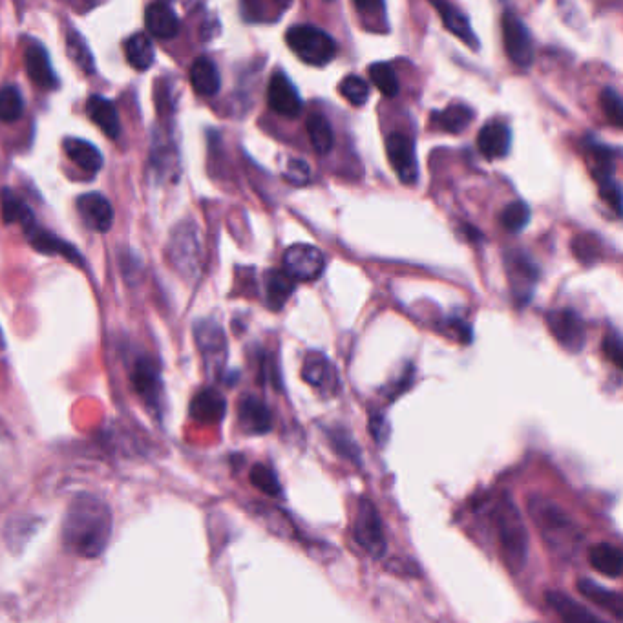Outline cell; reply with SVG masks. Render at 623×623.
Returning <instances> with one entry per match:
<instances>
[{
    "label": "cell",
    "instance_id": "cell-1",
    "mask_svg": "<svg viewBox=\"0 0 623 623\" xmlns=\"http://www.w3.org/2000/svg\"><path fill=\"white\" fill-rule=\"evenodd\" d=\"M112 525V512L105 501L81 494L70 503L64 516V547L85 560L99 558L112 538Z\"/></svg>",
    "mask_w": 623,
    "mask_h": 623
},
{
    "label": "cell",
    "instance_id": "cell-2",
    "mask_svg": "<svg viewBox=\"0 0 623 623\" xmlns=\"http://www.w3.org/2000/svg\"><path fill=\"white\" fill-rule=\"evenodd\" d=\"M528 514L556 558L569 561L578 554L583 543L581 528L558 503L549 497L532 496L528 499Z\"/></svg>",
    "mask_w": 623,
    "mask_h": 623
},
{
    "label": "cell",
    "instance_id": "cell-3",
    "mask_svg": "<svg viewBox=\"0 0 623 623\" xmlns=\"http://www.w3.org/2000/svg\"><path fill=\"white\" fill-rule=\"evenodd\" d=\"M497 547L503 563L512 574L525 569L528 558V532L512 497L501 496L492 508Z\"/></svg>",
    "mask_w": 623,
    "mask_h": 623
},
{
    "label": "cell",
    "instance_id": "cell-4",
    "mask_svg": "<svg viewBox=\"0 0 623 623\" xmlns=\"http://www.w3.org/2000/svg\"><path fill=\"white\" fill-rule=\"evenodd\" d=\"M201 247L200 227L192 220L178 223L170 233L167 243V258L176 273H180L185 280L198 278L201 271Z\"/></svg>",
    "mask_w": 623,
    "mask_h": 623
},
{
    "label": "cell",
    "instance_id": "cell-5",
    "mask_svg": "<svg viewBox=\"0 0 623 623\" xmlns=\"http://www.w3.org/2000/svg\"><path fill=\"white\" fill-rule=\"evenodd\" d=\"M286 43L302 63L326 66L337 57V41L313 24H298L287 30Z\"/></svg>",
    "mask_w": 623,
    "mask_h": 623
},
{
    "label": "cell",
    "instance_id": "cell-6",
    "mask_svg": "<svg viewBox=\"0 0 623 623\" xmlns=\"http://www.w3.org/2000/svg\"><path fill=\"white\" fill-rule=\"evenodd\" d=\"M353 536L362 549L370 554L371 558H382L388 550V541L382 527L379 508L370 499H360L357 507V516L353 523Z\"/></svg>",
    "mask_w": 623,
    "mask_h": 623
},
{
    "label": "cell",
    "instance_id": "cell-7",
    "mask_svg": "<svg viewBox=\"0 0 623 623\" xmlns=\"http://www.w3.org/2000/svg\"><path fill=\"white\" fill-rule=\"evenodd\" d=\"M326 269V256L309 243L291 245L284 253V271L295 282H313L318 280Z\"/></svg>",
    "mask_w": 623,
    "mask_h": 623
},
{
    "label": "cell",
    "instance_id": "cell-8",
    "mask_svg": "<svg viewBox=\"0 0 623 623\" xmlns=\"http://www.w3.org/2000/svg\"><path fill=\"white\" fill-rule=\"evenodd\" d=\"M201 359L211 373H220L227 362V338L216 320H200L194 328Z\"/></svg>",
    "mask_w": 623,
    "mask_h": 623
},
{
    "label": "cell",
    "instance_id": "cell-9",
    "mask_svg": "<svg viewBox=\"0 0 623 623\" xmlns=\"http://www.w3.org/2000/svg\"><path fill=\"white\" fill-rule=\"evenodd\" d=\"M501 28L505 52L508 53L510 61L523 68L530 66L534 61V41L528 32L527 24L521 21L514 11L507 10L503 13Z\"/></svg>",
    "mask_w": 623,
    "mask_h": 623
},
{
    "label": "cell",
    "instance_id": "cell-10",
    "mask_svg": "<svg viewBox=\"0 0 623 623\" xmlns=\"http://www.w3.org/2000/svg\"><path fill=\"white\" fill-rule=\"evenodd\" d=\"M386 152L391 169L395 170L399 181L404 185H415L419 180V165L413 139L401 132H393L390 138L386 139Z\"/></svg>",
    "mask_w": 623,
    "mask_h": 623
},
{
    "label": "cell",
    "instance_id": "cell-11",
    "mask_svg": "<svg viewBox=\"0 0 623 623\" xmlns=\"http://www.w3.org/2000/svg\"><path fill=\"white\" fill-rule=\"evenodd\" d=\"M547 326L554 338L571 353H580L585 346V326L578 313L571 309H556L547 315Z\"/></svg>",
    "mask_w": 623,
    "mask_h": 623
},
{
    "label": "cell",
    "instance_id": "cell-12",
    "mask_svg": "<svg viewBox=\"0 0 623 623\" xmlns=\"http://www.w3.org/2000/svg\"><path fill=\"white\" fill-rule=\"evenodd\" d=\"M507 271L512 293L521 304H525L534 293V287L538 286V265L527 253L514 251L508 254Z\"/></svg>",
    "mask_w": 623,
    "mask_h": 623
},
{
    "label": "cell",
    "instance_id": "cell-13",
    "mask_svg": "<svg viewBox=\"0 0 623 623\" xmlns=\"http://www.w3.org/2000/svg\"><path fill=\"white\" fill-rule=\"evenodd\" d=\"M267 103L269 108L282 117H298L302 114L304 101L298 94L296 86L291 83L287 75L278 72L271 77L267 88Z\"/></svg>",
    "mask_w": 623,
    "mask_h": 623
},
{
    "label": "cell",
    "instance_id": "cell-14",
    "mask_svg": "<svg viewBox=\"0 0 623 623\" xmlns=\"http://www.w3.org/2000/svg\"><path fill=\"white\" fill-rule=\"evenodd\" d=\"M302 379L315 390L320 391L322 395L331 397L335 395L338 390V375L333 362L318 353V351H311L307 353L306 359H304V366H302Z\"/></svg>",
    "mask_w": 623,
    "mask_h": 623
},
{
    "label": "cell",
    "instance_id": "cell-15",
    "mask_svg": "<svg viewBox=\"0 0 623 623\" xmlns=\"http://www.w3.org/2000/svg\"><path fill=\"white\" fill-rule=\"evenodd\" d=\"M22 231L26 234V240L30 242L35 251L48 254V256H63L72 264H85V258L77 251V247H74L72 243L64 242L63 238L55 236L50 231H46L39 223L33 222L32 225H28Z\"/></svg>",
    "mask_w": 623,
    "mask_h": 623
},
{
    "label": "cell",
    "instance_id": "cell-16",
    "mask_svg": "<svg viewBox=\"0 0 623 623\" xmlns=\"http://www.w3.org/2000/svg\"><path fill=\"white\" fill-rule=\"evenodd\" d=\"M24 66H26V74L32 79L35 85L44 90H55L59 86V77L53 70L50 55L46 52L43 44L33 41L26 46L24 52Z\"/></svg>",
    "mask_w": 623,
    "mask_h": 623
},
{
    "label": "cell",
    "instance_id": "cell-17",
    "mask_svg": "<svg viewBox=\"0 0 623 623\" xmlns=\"http://www.w3.org/2000/svg\"><path fill=\"white\" fill-rule=\"evenodd\" d=\"M77 211L90 229L97 233H108L114 225V209L110 201L99 192H88L77 198Z\"/></svg>",
    "mask_w": 623,
    "mask_h": 623
},
{
    "label": "cell",
    "instance_id": "cell-18",
    "mask_svg": "<svg viewBox=\"0 0 623 623\" xmlns=\"http://www.w3.org/2000/svg\"><path fill=\"white\" fill-rule=\"evenodd\" d=\"M238 423L249 435H265L273 428V413L262 399L245 395L238 404Z\"/></svg>",
    "mask_w": 623,
    "mask_h": 623
},
{
    "label": "cell",
    "instance_id": "cell-19",
    "mask_svg": "<svg viewBox=\"0 0 623 623\" xmlns=\"http://www.w3.org/2000/svg\"><path fill=\"white\" fill-rule=\"evenodd\" d=\"M132 386L143 401L150 406H158L159 397H161V377H159L158 366L148 359V357H139L134 362V368L130 373Z\"/></svg>",
    "mask_w": 623,
    "mask_h": 623
},
{
    "label": "cell",
    "instance_id": "cell-20",
    "mask_svg": "<svg viewBox=\"0 0 623 623\" xmlns=\"http://www.w3.org/2000/svg\"><path fill=\"white\" fill-rule=\"evenodd\" d=\"M512 143V132L510 128L501 121H490L485 127L479 130L477 136V148L486 159L507 158Z\"/></svg>",
    "mask_w": 623,
    "mask_h": 623
},
{
    "label": "cell",
    "instance_id": "cell-21",
    "mask_svg": "<svg viewBox=\"0 0 623 623\" xmlns=\"http://www.w3.org/2000/svg\"><path fill=\"white\" fill-rule=\"evenodd\" d=\"M148 32L161 41H170L180 33V17L167 2H154L145 11Z\"/></svg>",
    "mask_w": 623,
    "mask_h": 623
},
{
    "label": "cell",
    "instance_id": "cell-22",
    "mask_svg": "<svg viewBox=\"0 0 623 623\" xmlns=\"http://www.w3.org/2000/svg\"><path fill=\"white\" fill-rule=\"evenodd\" d=\"M547 603L552 607V611L560 616L563 623H609L565 592H547Z\"/></svg>",
    "mask_w": 623,
    "mask_h": 623
},
{
    "label": "cell",
    "instance_id": "cell-23",
    "mask_svg": "<svg viewBox=\"0 0 623 623\" xmlns=\"http://www.w3.org/2000/svg\"><path fill=\"white\" fill-rule=\"evenodd\" d=\"M227 412L225 397L214 388H205L191 402V417L201 424H216L222 421Z\"/></svg>",
    "mask_w": 623,
    "mask_h": 623
},
{
    "label": "cell",
    "instance_id": "cell-24",
    "mask_svg": "<svg viewBox=\"0 0 623 623\" xmlns=\"http://www.w3.org/2000/svg\"><path fill=\"white\" fill-rule=\"evenodd\" d=\"M265 304L271 311H280L295 293V280L282 269H269L264 275Z\"/></svg>",
    "mask_w": 623,
    "mask_h": 623
},
{
    "label": "cell",
    "instance_id": "cell-25",
    "mask_svg": "<svg viewBox=\"0 0 623 623\" xmlns=\"http://www.w3.org/2000/svg\"><path fill=\"white\" fill-rule=\"evenodd\" d=\"M86 112L97 127L105 132L108 138L116 139L121 134V119L116 105L103 96H92L86 101Z\"/></svg>",
    "mask_w": 623,
    "mask_h": 623
},
{
    "label": "cell",
    "instance_id": "cell-26",
    "mask_svg": "<svg viewBox=\"0 0 623 623\" xmlns=\"http://www.w3.org/2000/svg\"><path fill=\"white\" fill-rule=\"evenodd\" d=\"M474 110L466 105H450L444 110H433L430 123L435 130L448 134H461L474 121Z\"/></svg>",
    "mask_w": 623,
    "mask_h": 623
},
{
    "label": "cell",
    "instance_id": "cell-27",
    "mask_svg": "<svg viewBox=\"0 0 623 623\" xmlns=\"http://www.w3.org/2000/svg\"><path fill=\"white\" fill-rule=\"evenodd\" d=\"M435 10L439 11L448 32L454 33L457 39H461L470 48H474V50L479 48V39H477L476 33L472 30V24L463 11L457 10L448 2H435Z\"/></svg>",
    "mask_w": 623,
    "mask_h": 623
},
{
    "label": "cell",
    "instance_id": "cell-28",
    "mask_svg": "<svg viewBox=\"0 0 623 623\" xmlns=\"http://www.w3.org/2000/svg\"><path fill=\"white\" fill-rule=\"evenodd\" d=\"M191 85L196 94L203 97L216 96L222 86V77L218 66L209 57L196 59L191 66Z\"/></svg>",
    "mask_w": 623,
    "mask_h": 623
},
{
    "label": "cell",
    "instance_id": "cell-29",
    "mask_svg": "<svg viewBox=\"0 0 623 623\" xmlns=\"http://www.w3.org/2000/svg\"><path fill=\"white\" fill-rule=\"evenodd\" d=\"M64 152L66 156L74 161L77 167L90 172V174H96L99 170L103 169V154L99 152V148L96 145H92L90 141L79 138H68L64 141Z\"/></svg>",
    "mask_w": 623,
    "mask_h": 623
},
{
    "label": "cell",
    "instance_id": "cell-30",
    "mask_svg": "<svg viewBox=\"0 0 623 623\" xmlns=\"http://www.w3.org/2000/svg\"><path fill=\"white\" fill-rule=\"evenodd\" d=\"M589 563L592 569L607 578H620L623 572L622 550L611 543H598L589 550Z\"/></svg>",
    "mask_w": 623,
    "mask_h": 623
},
{
    "label": "cell",
    "instance_id": "cell-31",
    "mask_svg": "<svg viewBox=\"0 0 623 623\" xmlns=\"http://www.w3.org/2000/svg\"><path fill=\"white\" fill-rule=\"evenodd\" d=\"M578 591L587 600H591L594 605H598V607H602L605 611L613 614L616 620H622L623 598L620 592L605 589L600 583L592 580L578 581Z\"/></svg>",
    "mask_w": 623,
    "mask_h": 623
},
{
    "label": "cell",
    "instance_id": "cell-32",
    "mask_svg": "<svg viewBox=\"0 0 623 623\" xmlns=\"http://www.w3.org/2000/svg\"><path fill=\"white\" fill-rule=\"evenodd\" d=\"M125 55L132 68L145 72L156 59V48L147 33H136L125 43Z\"/></svg>",
    "mask_w": 623,
    "mask_h": 623
},
{
    "label": "cell",
    "instance_id": "cell-33",
    "mask_svg": "<svg viewBox=\"0 0 623 623\" xmlns=\"http://www.w3.org/2000/svg\"><path fill=\"white\" fill-rule=\"evenodd\" d=\"M2 201V218L6 223H19L22 229H26L28 225L35 222L33 211L28 207V203L22 200L19 194L11 192L10 189H4L0 194Z\"/></svg>",
    "mask_w": 623,
    "mask_h": 623
},
{
    "label": "cell",
    "instance_id": "cell-34",
    "mask_svg": "<svg viewBox=\"0 0 623 623\" xmlns=\"http://www.w3.org/2000/svg\"><path fill=\"white\" fill-rule=\"evenodd\" d=\"M66 50L70 59L74 61L85 74H96V59L90 46L86 43L85 35L79 30H68L66 33Z\"/></svg>",
    "mask_w": 623,
    "mask_h": 623
},
{
    "label": "cell",
    "instance_id": "cell-35",
    "mask_svg": "<svg viewBox=\"0 0 623 623\" xmlns=\"http://www.w3.org/2000/svg\"><path fill=\"white\" fill-rule=\"evenodd\" d=\"M306 128L311 147L315 148V152L320 156L329 154L335 143V136H333V128L329 125L328 119L322 114H311L307 117Z\"/></svg>",
    "mask_w": 623,
    "mask_h": 623
},
{
    "label": "cell",
    "instance_id": "cell-36",
    "mask_svg": "<svg viewBox=\"0 0 623 623\" xmlns=\"http://www.w3.org/2000/svg\"><path fill=\"white\" fill-rule=\"evenodd\" d=\"M24 112V97L17 86L8 85L0 88V121L13 123Z\"/></svg>",
    "mask_w": 623,
    "mask_h": 623
},
{
    "label": "cell",
    "instance_id": "cell-37",
    "mask_svg": "<svg viewBox=\"0 0 623 623\" xmlns=\"http://www.w3.org/2000/svg\"><path fill=\"white\" fill-rule=\"evenodd\" d=\"M368 72H370L373 85L379 88V92H381L382 96L395 97L399 94V90H401V88H399V79H397V74H395V70L391 68L390 64H371L370 68H368Z\"/></svg>",
    "mask_w": 623,
    "mask_h": 623
},
{
    "label": "cell",
    "instance_id": "cell-38",
    "mask_svg": "<svg viewBox=\"0 0 623 623\" xmlns=\"http://www.w3.org/2000/svg\"><path fill=\"white\" fill-rule=\"evenodd\" d=\"M338 92L353 106H364L370 99V86L359 75H348L340 81Z\"/></svg>",
    "mask_w": 623,
    "mask_h": 623
},
{
    "label": "cell",
    "instance_id": "cell-39",
    "mask_svg": "<svg viewBox=\"0 0 623 623\" xmlns=\"http://www.w3.org/2000/svg\"><path fill=\"white\" fill-rule=\"evenodd\" d=\"M249 479L253 486H256L258 490H262L264 494L271 497H278L282 494V485H280V479L275 474V470L271 466L267 465H254Z\"/></svg>",
    "mask_w": 623,
    "mask_h": 623
},
{
    "label": "cell",
    "instance_id": "cell-40",
    "mask_svg": "<svg viewBox=\"0 0 623 623\" xmlns=\"http://www.w3.org/2000/svg\"><path fill=\"white\" fill-rule=\"evenodd\" d=\"M528 222H530V207L525 201H514L505 207V211L501 212L503 227L512 233H518L521 229H525Z\"/></svg>",
    "mask_w": 623,
    "mask_h": 623
},
{
    "label": "cell",
    "instance_id": "cell-41",
    "mask_svg": "<svg viewBox=\"0 0 623 623\" xmlns=\"http://www.w3.org/2000/svg\"><path fill=\"white\" fill-rule=\"evenodd\" d=\"M600 106H602L603 114L613 123L614 127H622L623 108L622 97L613 90V88H605L600 96Z\"/></svg>",
    "mask_w": 623,
    "mask_h": 623
},
{
    "label": "cell",
    "instance_id": "cell-42",
    "mask_svg": "<svg viewBox=\"0 0 623 623\" xmlns=\"http://www.w3.org/2000/svg\"><path fill=\"white\" fill-rule=\"evenodd\" d=\"M284 178L295 187H304L311 181V169L304 159H289Z\"/></svg>",
    "mask_w": 623,
    "mask_h": 623
},
{
    "label": "cell",
    "instance_id": "cell-43",
    "mask_svg": "<svg viewBox=\"0 0 623 623\" xmlns=\"http://www.w3.org/2000/svg\"><path fill=\"white\" fill-rule=\"evenodd\" d=\"M600 196L618 216L622 214V191L616 181L609 180L600 183Z\"/></svg>",
    "mask_w": 623,
    "mask_h": 623
},
{
    "label": "cell",
    "instance_id": "cell-44",
    "mask_svg": "<svg viewBox=\"0 0 623 623\" xmlns=\"http://www.w3.org/2000/svg\"><path fill=\"white\" fill-rule=\"evenodd\" d=\"M603 351L605 355L609 357V360H613L616 368H622L623 366V353H622V340L620 335L616 331L607 333V337L603 340Z\"/></svg>",
    "mask_w": 623,
    "mask_h": 623
},
{
    "label": "cell",
    "instance_id": "cell-45",
    "mask_svg": "<svg viewBox=\"0 0 623 623\" xmlns=\"http://www.w3.org/2000/svg\"><path fill=\"white\" fill-rule=\"evenodd\" d=\"M329 437L333 439L335 448H337L338 452L344 455V457H348V459H359V448H357V444L353 443V441L349 439L348 433L333 432L329 433Z\"/></svg>",
    "mask_w": 623,
    "mask_h": 623
},
{
    "label": "cell",
    "instance_id": "cell-46",
    "mask_svg": "<svg viewBox=\"0 0 623 623\" xmlns=\"http://www.w3.org/2000/svg\"><path fill=\"white\" fill-rule=\"evenodd\" d=\"M448 328L455 337L459 338V342H465V344L472 342V328L466 324L463 318H450Z\"/></svg>",
    "mask_w": 623,
    "mask_h": 623
},
{
    "label": "cell",
    "instance_id": "cell-47",
    "mask_svg": "<svg viewBox=\"0 0 623 623\" xmlns=\"http://www.w3.org/2000/svg\"><path fill=\"white\" fill-rule=\"evenodd\" d=\"M594 243L587 238H576L574 242V254L583 260V262H592L594 260V251H592Z\"/></svg>",
    "mask_w": 623,
    "mask_h": 623
},
{
    "label": "cell",
    "instance_id": "cell-48",
    "mask_svg": "<svg viewBox=\"0 0 623 623\" xmlns=\"http://www.w3.org/2000/svg\"><path fill=\"white\" fill-rule=\"evenodd\" d=\"M465 234L468 240H472V242H477V240H481L483 236H481V231L476 229V227H470V225H465Z\"/></svg>",
    "mask_w": 623,
    "mask_h": 623
}]
</instances>
